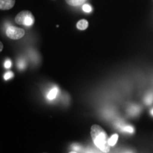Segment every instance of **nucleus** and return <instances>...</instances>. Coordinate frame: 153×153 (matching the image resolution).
Wrapping results in <instances>:
<instances>
[{"label": "nucleus", "instance_id": "6", "mask_svg": "<svg viewBox=\"0 0 153 153\" xmlns=\"http://www.w3.org/2000/svg\"><path fill=\"white\" fill-rule=\"evenodd\" d=\"M88 26H89V23H88L87 21L85 20V19H82V20L79 21V22H77V24H76V28L81 30L87 29Z\"/></svg>", "mask_w": 153, "mask_h": 153}, {"label": "nucleus", "instance_id": "10", "mask_svg": "<svg viewBox=\"0 0 153 153\" xmlns=\"http://www.w3.org/2000/svg\"><path fill=\"white\" fill-rule=\"evenodd\" d=\"M118 139V134H114L110 138H108V143L110 146H114L116 144Z\"/></svg>", "mask_w": 153, "mask_h": 153}, {"label": "nucleus", "instance_id": "5", "mask_svg": "<svg viewBox=\"0 0 153 153\" xmlns=\"http://www.w3.org/2000/svg\"><path fill=\"white\" fill-rule=\"evenodd\" d=\"M59 94V88L57 87H53V89H51L50 91L48 94L47 95V99L48 100L51 101V100H54L55 99H56V97H57Z\"/></svg>", "mask_w": 153, "mask_h": 153}, {"label": "nucleus", "instance_id": "19", "mask_svg": "<svg viewBox=\"0 0 153 153\" xmlns=\"http://www.w3.org/2000/svg\"><path fill=\"white\" fill-rule=\"evenodd\" d=\"M69 153H76L75 151H72V152H69Z\"/></svg>", "mask_w": 153, "mask_h": 153}, {"label": "nucleus", "instance_id": "7", "mask_svg": "<svg viewBox=\"0 0 153 153\" xmlns=\"http://www.w3.org/2000/svg\"><path fill=\"white\" fill-rule=\"evenodd\" d=\"M120 130L121 131L124 132V133H133L135 130H134V128L131 126H126V125H120L118 126Z\"/></svg>", "mask_w": 153, "mask_h": 153}, {"label": "nucleus", "instance_id": "16", "mask_svg": "<svg viewBox=\"0 0 153 153\" xmlns=\"http://www.w3.org/2000/svg\"><path fill=\"white\" fill-rule=\"evenodd\" d=\"M72 149L74 151H81L82 150V147L79 145L76 144H74L72 145Z\"/></svg>", "mask_w": 153, "mask_h": 153}, {"label": "nucleus", "instance_id": "18", "mask_svg": "<svg viewBox=\"0 0 153 153\" xmlns=\"http://www.w3.org/2000/svg\"><path fill=\"white\" fill-rule=\"evenodd\" d=\"M150 114L152 115V116H153V108H151V110H150Z\"/></svg>", "mask_w": 153, "mask_h": 153}, {"label": "nucleus", "instance_id": "1", "mask_svg": "<svg viewBox=\"0 0 153 153\" xmlns=\"http://www.w3.org/2000/svg\"><path fill=\"white\" fill-rule=\"evenodd\" d=\"M91 135L92 140L96 146L104 152H108L110 150V145H108L106 132L101 126L94 125L91 126Z\"/></svg>", "mask_w": 153, "mask_h": 153}, {"label": "nucleus", "instance_id": "9", "mask_svg": "<svg viewBox=\"0 0 153 153\" xmlns=\"http://www.w3.org/2000/svg\"><path fill=\"white\" fill-rule=\"evenodd\" d=\"M128 111L131 116H137L140 111V108L137 105H133L130 107Z\"/></svg>", "mask_w": 153, "mask_h": 153}, {"label": "nucleus", "instance_id": "14", "mask_svg": "<svg viewBox=\"0 0 153 153\" xmlns=\"http://www.w3.org/2000/svg\"><path fill=\"white\" fill-rule=\"evenodd\" d=\"M13 76H14V73H13L12 72L9 71L6 72L4 74V80H9L11 78H12Z\"/></svg>", "mask_w": 153, "mask_h": 153}, {"label": "nucleus", "instance_id": "15", "mask_svg": "<svg viewBox=\"0 0 153 153\" xmlns=\"http://www.w3.org/2000/svg\"><path fill=\"white\" fill-rule=\"evenodd\" d=\"M4 66L6 69H9L11 67V62L10 60L7 59V60H5L4 64Z\"/></svg>", "mask_w": 153, "mask_h": 153}, {"label": "nucleus", "instance_id": "12", "mask_svg": "<svg viewBox=\"0 0 153 153\" xmlns=\"http://www.w3.org/2000/svg\"><path fill=\"white\" fill-rule=\"evenodd\" d=\"M82 9L86 13H90L92 11V8H91V6L89 4H87L82 6Z\"/></svg>", "mask_w": 153, "mask_h": 153}, {"label": "nucleus", "instance_id": "2", "mask_svg": "<svg viewBox=\"0 0 153 153\" xmlns=\"http://www.w3.org/2000/svg\"><path fill=\"white\" fill-rule=\"evenodd\" d=\"M15 22L18 24L24 25L26 26H31L35 22V18L30 11H22L15 17Z\"/></svg>", "mask_w": 153, "mask_h": 153}, {"label": "nucleus", "instance_id": "13", "mask_svg": "<svg viewBox=\"0 0 153 153\" xmlns=\"http://www.w3.org/2000/svg\"><path fill=\"white\" fill-rule=\"evenodd\" d=\"M17 65H18V68L20 69V70H24V69L26 68V62H25L23 59H20V60H19Z\"/></svg>", "mask_w": 153, "mask_h": 153}, {"label": "nucleus", "instance_id": "3", "mask_svg": "<svg viewBox=\"0 0 153 153\" xmlns=\"http://www.w3.org/2000/svg\"><path fill=\"white\" fill-rule=\"evenodd\" d=\"M6 34L9 38L13 40H18L24 37L25 31L22 28L16 27V26H10L7 28Z\"/></svg>", "mask_w": 153, "mask_h": 153}, {"label": "nucleus", "instance_id": "17", "mask_svg": "<svg viewBox=\"0 0 153 153\" xmlns=\"http://www.w3.org/2000/svg\"><path fill=\"white\" fill-rule=\"evenodd\" d=\"M0 45H1V49H0V51H2V49H3V44L2 43H0Z\"/></svg>", "mask_w": 153, "mask_h": 153}, {"label": "nucleus", "instance_id": "4", "mask_svg": "<svg viewBox=\"0 0 153 153\" xmlns=\"http://www.w3.org/2000/svg\"><path fill=\"white\" fill-rule=\"evenodd\" d=\"M15 0H0V9L1 10H9L14 7Z\"/></svg>", "mask_w": 153, "mask_h": 153}, {"label": "nucleus", "instance_id": "8", "mask_svg": "<svg viewBox=\"0 0 153 153\" xmlns=\"http://www.w3.org/2000/svg\"><path fill=\"white\" fill-rule=\"evenodd\" d=\"M87 0H65V1L69 5L72 7H76V6L82 5L85 3Z\"/></svg>", "mask_w": 153, "mask_h": 153}, {"label": "nucleus", "instance_id": "11", "mask_svg": "<svg viewBox=\"0 0 153 153\" xmlns=\"http://www.w3.org/2000/svg\"><path fill=\"white\" fill-rule=\"evenodd\" d=\"M145 103L147 105H151L153 103V93H149L145 96Z\"/></svg>", "mask_w": 153, "mask_h": 153}, {"label": "nucleus", "instance_id": "20", "mask_svg": "<svg viewBox=\"0 0 153 153\" xmlns=\"http://www.w3.org/2000/svg\"><path fill=\"white\" fill-rule=\"evenodd\" d=\"M126 153H133V152H126Z\"/></svg>", "mask_w": 153, "mask_h": 153}]
</instances>
